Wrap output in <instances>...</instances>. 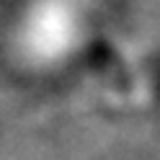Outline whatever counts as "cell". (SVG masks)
<instances>
[{"mask_svg": "<svg viewBox=\"0 0 160 160\" xmlns=\"http://www.w3.org/2000/svg\"><path fill=\"white\" fill-rule=\"evenodd\" d=\"M96 11V0H26L8 28L11 57L34 75L70 67L93 39Z\"/></svg>", "mask_w": 160, "mask_h": 160, "instance_id": "cell-1", "label": "cell"}]
</instances>
